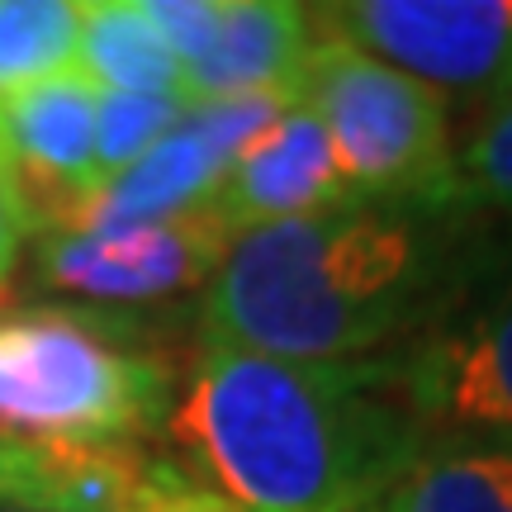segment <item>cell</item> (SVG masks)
I'll list each match as a JSON object with an SVG mask.
<instances>
[{"label": "cell", "mask_w": 512, "mask_h": 512, "mask_svg": "<svg viewBox=\"0 0 512 512\" xmlns=\"http://www.w3.org/2000/svg\"><path fill=\"white\" fill-rule=\"evenodd\" d=\"M223 176H228V162L181 119L152 152H143L128 171L105 181V190L76 219L72 233H124V228H147V223L204 209L214 204Z\"/></svg>", "instance_id": "cell-11"}, {"label": "cell", "mask_w": 512, "mask_h": 512, "mask_svg": "<svg viewBox=\"0 0 512 512\" xmlns=\"http://www.w3.org/2000/svg\"><path fill=\"white\" fill-rule=\"evenodd\" d=\"M147 460L143 441L48 446V489L38 512H128Z\"/></svg>", "instance_id": "cell-15"}, {"label": "cell", "mask_w": 512, "mask_h": 512, "mask_svg": "<svg viewBox=\"0 0 512 512\" xmlns=\"http://www.w3.org/2000/svg\"><path fill=\"white\" fill-rule=\"evenodd\" d=\"M309 19L441 95L489 100L512 81V0H351Z\"/></svg>", "instance_id": "cell-5"}, {"label": "cell", "mask_w": 512, "mask_h": 512, "mask_svg": "<svg viewBox=\"0 0 512 512\" xmlns=\"http://www.w3.org/2000/svg\"><path fill=\"white\" fill-rule=\"evenodd\" d=\"M29 238H34L29 214H24L15 181H10V171H5V162H0V304H5L10 275H15L19 252H24V242H29Z\"/></svg>", "instance_id": "cell-21"}, {"label": "cell", "mask_w": 512, "mask_h": 512, "mask_svg": "<svg viewBox=\"0 0 512 512\" xmlns=\"http://www.w3.org/2000/svg\"><path fill=\"white\" fill-rule=\"evenodd\" d=\"M456 209L347 200L233 238L200 304V342L280 361H356L451 294Z\"/></svg>", "instance_id": "cell-2"}, {"label": "cell", "mask_w": 512, "mask_h": 512, "mask_svg": "<svg viewBox=\"0 0 512 512\" xmlns=\"http://www.w3.org/2000/svg\"><path fill=\"white\" fill-rule=\"evenodd\" d=\"M143 10L162 29L171 53L181 57V67H195L209 53V43H214L223 0H143Z\"/></svg>", "instance_id": "cell-19"}, {"label": "cell", "mask_w": 512, "mask_h": 512, "mask_svg": "<svg viewBox=\"0 0 512 512\" xmlns=\"http://www.w3.org/2000/svg\"><path fill=\"white\" fill-rule=\"evenodd\" d=\"M185 110L190 105L171 100V95L100 91V100H95V171H100V181H114L143 152H152L185 119Z\"/></svg>", "instance_id": "cell-17"}, {"label": "cell", "mask_w": 512, "mask_h": 512, "mask_svg": "<svg viewBox=\"0 0 512 512\" xmlns=\"http://www.w3.org/2000/svg\"><path fill=\"white\" fill-rule=\"evenodd\" d=\"M294 105L323 124L356 200L460 209L446 95L313 29Z\"/></svg>", "instance_id": "cell-4"}, {"label": "cell", "mask_w": 512, "mask_h": 512, "mask_svg": "<svg viewBox=\"0 0 512 512\" xmlns=\"http://www.w3.org/2000/svg\"><path fill=\"white\" fill-rule=\"evenodd\" d=\"M95 100L100 91L81 72L0 91V162L34 238L72 233L105 190L95 171Z\"/></svg>", "instance_id": "cell-7"}, {"label": "cell", "mask_w": 512, "mask_h": 512, "mask_svg": "<svg viewBox=\"0 0 512 512\" xmlns=\"http://www.w3.org/2000/svg\"><path fill=\"white\" fill-rule=\"evenodd\" d=\"M128 512H242L219 489H209L200 475H190L176 460H147L143 479L133 489Z\"/></svg>", "instance_id": "cell-18"}, {"label": "cell", "mask_w": 512, "mask_h": 512, "mask_svg": "<svg viewBox=\"0 0 512 512\" xmlns=\"http://www.w3.org/2000/svg\"><path fill=\"white\" fill-rule=\"evenodd\" d=\"M313 48V19L290 0H223L209 53L185 67V100H233V95H299V76Z\"/></svg>", "instance_id": "cell-10"}, {"label": "cell", "mask_w": 512, "mask_h": 512, "mask_svg": "<svg viewBox=\"0 0 512 512\" xmlns=\"http://www.w3.org/2000/svg\"><path fill=\"white\" fill-rule=\"evenodd\" d=\"M375 512H512V441L427 446Z\"/></svg>", "instance_id": "cell-13"}, {"label": "cell", "mask_w": 512, "mask_h": 512, "mask_svg": "<svg viewBox=\"0 0 512 512\" xmlns=\"http://www.w3.org/2000/svg\"><path fill=\"white\" fill-rule=\"evenodd\" d=\"M347 200L356 195L337 171L323 124L304 105H290L252 147L238 152V162L228 166L214 195V209L228 219L233 233H247L261 223L304 219Z\"/></svg>", "instance_id": "cell-9"}, {"label": "cell", "mask_w": 512, "mask_h": 512, "mask_svg": "<svg viewBox=\"0 0 512 512\" xmlns=\"http://www.w3.org/2000/svg\"><path fill=\"white\" fill-rule=\"evenodd\" d=\"M176 375L152 328L110 309L0 313V437L34 446L147 441Z\"/></svg>", "instance_id": "cell-3"}, {"label": "cell", "mask_w": 512, "mask_h": 512, "mask_svg": "<svg viewBox=\"0 0 512 512\" xmlns=\"http://www.w3.org/2000/svg\"><path fill=\"white\" fill-rule=\"evenodd\" d=\"M190 475L242 512H370L427 451L403 356L280 361L200 347L166 418Z\"/></svg>", "instance_id": "cell-1"}, {"label": "cell", "mask_w": 512, "mask_h": 512, "mask_svg": "<svg viewBox=\"0 0 512 512\" xmlns=\"http://www.w3.org/2000/svg\"><path fill=\"white\" fill-rule=\"evenodd\" d=\"M43 489H48V446L0 437V503L38 512Z\"/></svg>", "instance_id": "cell-20"}, {"label": "cell", "mask_w": 512, "mask_h": 512, "mask_svg": "<svg viewBox=\"0 0 512 512\" xmlns=\"http://www.w3.org/2000/svg\"><path fill=\"white\" fill-rule=\"evenodd\" d=\"M0 512H34V508H15V503H0Z\"/></svg>", "instance_id": "cell-22"}, {"label": "cell", "mask_w": 512, "mask_h": 512, "mask_svg": "<svg viewBox=\"0 0 512 512\" xmlns=\"http://www.w3.org/2000/svg\"><path fill=\"white\" fill-rule=\"evenodd\" d=\"M233 228L214 204L124 233H48L34 247V271L53 290L110 304H152L200 290L233 247Z\"/></svg>", "instance_id": "cell-6"}, {"label": "cell", "mask_w": 512, "mask_h": 512, "mask_svg": "<svg viewBox=\"0 0 512 512\" xmlns=\"http://www.w3.org/2000/svg\"><path fill=\"white\" fill-rule=\"evenodd\" d=\"M81 19L72 0H0V91L76 72Z\"/></svg>", "instance_id": "cell-14"}, {"label": "cell", "mask_w": 512, "mask_h": 512, "mask_svg": "<svg viewBox=\"0 0 512 512\" xmlns=\"http://www.w3.org/2000/svg\"><path fill=\"white\" fill-rule=\"evenodd\" d=\"M418 413L479 441H512V271L484 280L451 318L403 351Z\"/></svg>", "instance_id": "cell-8"}, {"label": "cell", "mask_w": 512, "mask_h": 512, "mask_svg": "<svg viewBox=\"0 0 512 512\" xmlns=\"http://www.w3.org/2000/svg\"><path fill=\"white\" fill-rule=\"evenodd\" d=\"M460 209H494L512 219V81L479 100L470 138L456 152Z\"/></svg>", "instance_id": "cell-16"}, {"label": "cell", "mask_w": 512, "mask_h": 512, "mask_svg": "<svg viewBox=\"0 0 512 512\" xmlns=\"http://www.w3.org/2000/svg\"><path fill=\"white\" fill-rule=\"evenodd\" d=\"M76 62L95 91L185 100L181 57L171 53L162 29L147 19L143 0H91L86 19H81V57Z\"/></svg>", "instance_id": "cell-12"}]
</instances>
